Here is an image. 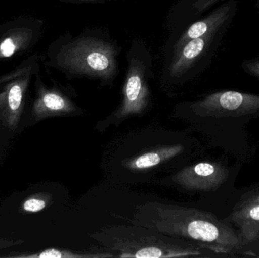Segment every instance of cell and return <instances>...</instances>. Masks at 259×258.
<instances>
[{
	"mask_svg": "<svg viewBox=\"0 0 259 258\" xmlns=\"http://www.w3.org/2000/svg\"><path fill=\"white\" fill-rule=\"evenodd\" d=\"M256 7L259 13V0H256Z\"/></svg>",
	"mask_w": 259,
	"mask_h": 258,
	"instance_id": "ac0fdd59",
	"label": "cell"
},
{
	"mask_svg": "<svg viewBox=\"0 0 259 258\" xmlns=\"http://www.w3.org/2000/svg\"><path fill=\"white\" fill-rule=\"evenodd\" d=\"M89 236L108 251L116 252L118 257H182L201 254L198 242L170 237L136 224L106 227Z\"/></svg>",
	"mask_w": 259,
	"mask_h": 258,
	"instance_id": "3957f363",
	"label": "cell"
},
{
	"mask_svg": "<svg viewBox=\"0 0 259 258\" xmlns=\"http://www.w3.org/2000/svg\"><path fill=\"white\" fill-rule=\"evenodd\" d=\"M36 86L39 107L56 114L75 113L79 109L68 96V92H65L61 86L48 87L44 84L39 72L36 75Z\"/></svg>",
	"mask_w": 259,
	"mask_h": 258,
	"instance_id": "8fae6325",
	"label": "cell"
},
{
	"mask_svg": "<svg viewBox=\"0 0 259 258\" xmlns=\"http://www.w3.org/2000/svg\"><path fill=\"white\" fill-rule=\"evenodd\" d=\"M44 28V21L33 15H19L0 24V62L34 48L42 38Z\"/></svg>",
	"mask_w": 259,
	"mask_h": 258,
	"instance_id": "8992f818",
	"label": "cell"
},
{
	"mask_svg": "<svg viewBox=\"0 0 259 258\" xmlns=\"http://www.w3.org/2000/svg\"><path fill=\"white\" fill-rule=\"evenodd\" d=\"M229 172L219 163L201 162L187 167L174 176L173 181L190 191H214L228 180Z\"/></svg>",
	"mask_w": 259,
	"mask_h": 258,
	"instance_id": "9c48e42d",
	"label": "cell"
},
{
	"mask_svg": "<svg viewBox=\"0 0 259 258\" xmlns=\"http://www.w3.org/2000/svg\"><path fill=\"white\" fill-rule=\"evenodd\" d=\"M131 223L201 243L218 252H229L241 246L240 238L228 224L199 209L152 201L139 205Z\"/></svg>",
	"mask_w": 259,
	"mask_h": 258,
	"instance_id": "7a4b0ae2",
	"label": "cell"
},
{
	"mask_svg": "<svg viewBox=\"0 0 259 258\" xmlns=\"http://www.w3.org/2000/svg\"><path fill=\"white\" fill-rule=\"evenodd\" d=\"M229 26L210 32L186 42L166 58L161 80L170 85L187 83L203 72L211 64L222 45Z\"/></svg>",
	"mask_w": 259,
	"mask_h": 258,
	"instance_id": "5b68a950",
	"label": "cell"
},
{
	"mask_svg": "<svg viewBox=\"0 0 259 258\" xmlns=\"http://www.w3.org/2000/svg\"><path fill=\"white\" fill-rule=\"evenodd\" d=\"M238 10L237 0H227L221 3L212 12L202 19L196 20L187 26L170 44L168 53L166 58L180 49L186 42L191 39L200 37L210 32L222 28L225 26H231Z\"/></svg>",
	"mask_w": 259,
	"mask_h": 258,
	"instance_id": "ba28073f",
	"label": "cell"
},
{
	"mask_svg": "<svg viewBox=\"0 0 259 258\" xmlns=\"http://www.w3.org/2000/svg\"><path fill=\"white\" fill-rule=\"evenodd\" d=\"M199 116L222 118L259 113V95L237 91H220L204 97L191 105Z\"/></svg>",
	"mask_w": 259,
	"mask_h": 258,
	"instance_id": "52a82bcc",
	"label": "cell"
},
{
	"mask_svg": "<svg viewBox=\"0 0 259 258\" xmlns=\"http://www.w3.org/2000/svg\"><path fill=\"white\" fill-rule=\"evenodd\" d=\"M62 3H73V4H94V3H103L109 0H57Z\"/></svg>",
	"mask_w": 259,
	"mask_h": 258,
	"instance_id": "e0dca14e",
	"label": "cell"
},
{
	"mask_svg": "<svg viewBox=\"0 0 259 258\" xmlns=\"http://www.w3.org/2000/svg\"><path fill=\"white\" fill-rule=\"evenodd\" d=\"M231 220L239 229L241 245L259 238V192L246 194L233 210Z\"/></svg>",
	"mask_w": 259,
	"mask_h": 258,
	"instance_id": "30bf717a",
	"label": "cell"
},
{
	"mask_svg": "<svg viewBox=\"0 0 259 258\" xmlns=\"http://www.w3.org/2000/svg\"><path fill=\"white\" fill-rule=\"evenodd\" d=\"M36 257L41 258H106L117 257L113 253L108 250H86V251H61L58 249H48L42 251Z\"/></svg>",
	"mask_w": 259,
	"mask_h": 258,
	"instance_id": "4fadbf2b",
	"label": "cell"
},
{
	"mask_svg": "<svg viewBox=\"0 0 259 258\" xmlns=\"http://www.w3.org/2000/svg\"><path fill=\"white\" fill-rule=\"evenodd\" d=\"M122 48L103 29H87L77 36L64 33L49 45L44 62L67 78L92 79L112 86L120 73Z\"/></svg>",
	"mask_w": 259,
	"mask_h": 258,
	"instance_id": "6da1fadb",
	"label": "cell"
},
{
	"mask_svg": "<svg viewBox=\"0 0 259 258\" xmlns=\"http://www.w3.org/2000/svg\"><path fill=\"white\" fill-rule=\"evenodd\" d=\"M127 71L119 106L102 126L118 124L133 115L143 113L151 99L149 81L153 77V56L146 44L134 38L127 53Z\"/></svg>",
	"mask_w": 259,
	"mask_h": 258,
	"instance_id": "277c9868",
	"label": "cell"
},
{
	"mask_svg": "<svg viewBox=\"0 0 259 258\" xmlns=\"http://www.w3.org/2000/svg\"><path fill=\"white\" fill-rule=\"evenodd\" d=\"M46 201L37 198H31L26 201L24 204V209L27 212H37L45 209Z\"/></svg>",
	"mask_w": 259,
	"mask_h": 258,
	"instance_id": "2e32d148",
	"label": "cell"
},
{
	"mask_svg": "<svg viewBox=\"0 0 259 258\" xmlns=\"http://www.w3.org/2000/svg\"><path fill=\"white\" fill-rule=\"evenodd\" d=\"M241 67L246 74L259 80V57L246 59L242 62Z\"/></svg>",
	"mask_w": 259,
	"mask_h": 258,
	"instance_id": "9a60e30c",
	"label": "cell"
},
{
	"mask_svg": "<svg viewBox=\"0 0 259 258\" xmlns=\"http://www.w3.org/2000/svg\"><path fill=\"white\" fill-rule=\"evenodd\" d=\"M183 149L180 145L158 147L132 158L125 162V166L134 171L148 169L170 160L182 152Z\"/></svg>",
	"mask_w": 259,
	"mask_h": 258,
	"instance_id": "7c38bea8",
	"label": "cell"
},
{
	"mask_svg": "<svg viewBox=\"0 0 259 258\" xmlns=\"http://www.w3.org/2000/svg\"><path fill=\"white\" fill-rule=\"evenodd\" d=\"M227 0H181V15L184 21H193L215 5Z\"/></svg>",
	"mask_w": 259,
	"mask_h": 258,
	"instance_id": "5bb4252c",
	"label": "cell"
}]
</instances>
